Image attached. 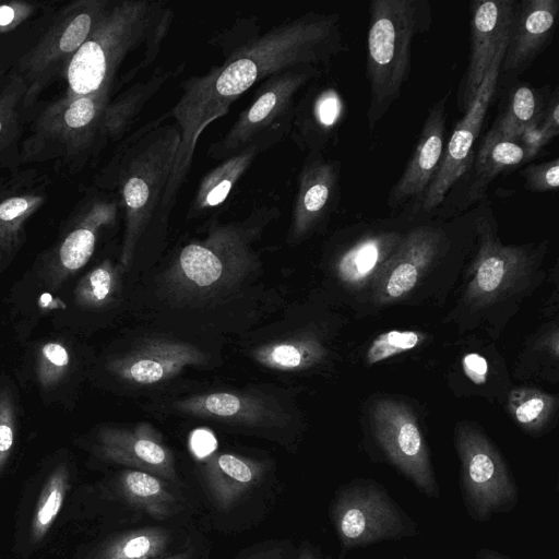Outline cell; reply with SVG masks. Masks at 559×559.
Wrapping results in <instances>:
<instances>
[{
  "mask_svg": "<svg viewBox=\"0 0 559 559\" xmlns=\"http://www.w3.org/2000/svg\"><path fill=\"white\" fill-rule=\"evenodd\" d=\"M265 465L231 453H212L205 457L203 473L217 504L227 509L264 474Z\"/></svg>",
  "mask_w": 559,
  "mask_h": 559,
  "instance_id": "21",
  "label": "cell"
},
{
  "mask_svg": "<svg viewBox=\"0 0 559 559\" xmlns=\"http://www.w3.org/2000/svg\"><path fill=\"white\" fill-rule=\"evenodd\" d=\"M510 405L520 424L535 427L548 416L551 397L535 390H521L512 393Z\"/></svg>",
  "mask_w": 559,
  "mask_h": 559,
  "instance_id": "35",
  "label": "cell"
},
{
  "mask_svg": "<svg viewBox=\"0 0 559 559\" xmlns=\"http://www.w3.org/2000/svg\"><path fill=\"white\" fill-rule=\"evenodd\" d=\"M343 50L340 15L310 12L246 45L205 75L189 80L170 111L180 132V146L162 210L175 204L200 134L226 115L235 99L260 80L294 67L325 63Z\"/></svg>",
  "mask_w": 559,
  "mask_h": 559,
  "instance_id": "1",
  "label": "cell"
},
{
  "mask_svg": "<svg viewBox=\"0 0 559 559\" xmlns=\"http://www.w3.org/2000/svg\"><path fill=\"white\" fill-rule=\"evenodd\" d=\"M322 354L320 345L310 338H292L257 347L252 356L262 366L293 371L316 362Z\"/></svg>",
  "mask_w": 559,
  "mask_h": 559,
  "instance_id": "30",
  "label": "cell"
},
{
  "mask_svg": "<svg viewBox=\"0 0 559 559\" xmlns=\"http://www.w3.org/2000/svg\"><path fill=\"white\" fill-rule=\"evenodd\" d=\"M545 134L552 141L559 132V93L558 88L552 90L551 97L546 106L539 121Z\"/></svg>",
  "mask_w": 559,
  "mask_h": 559,
  "instance_id": "41",
  "label": "cell"
},
{
  "mask_svg": "<svg viewBox=\"0 0 559 559\" xmlns=\"http://www.w3.org/2000/svg\"><path fill=\"white\" fill-rule=\"evenodd\" d=\"M2 70H1V64H0V74H1Z\"/></svg>",
  "mask_w": 559,
  "mask_h": 559,
  "instance_id": "47",
  "label": "cell"
},
{
  "mask_svg": "<svg viewBox=\"0 0 559 559\" xmlns=\"http://www.w3.org/2000/svg\"><path fill=\"white\" fill-rule=\"evenodd\" d=\"M507 44L496 53L474 99L456 123L435 174L417 210L432 212L444 201L457 180L466 173L474 156V144L480 133L495 96Z\"/></svg>",
  "mask_w": 559,
  "mask_h": 559,
  "instance_id": "9",
  "label": "cell"
},
{
  "mask_svg": "<svg viewBox=\"0 0 559 559\" xmlns=\"http://www.w3.org/2000/svg\"><path fill=\"white\" fill-rule=\"evenodd\" d=\"M376 438L391 463L421 492L437 498L439 487L427 444L413 414L394 401H379L372 407Z\"/></svg>",
  "mask_w": 559,
  "mask_h": 559,
  "instance_id": "11",
  "label": "cell"
},
{
  "mask_svg": "<svg viewBox=\"0 0 559 559\" xmlns=\"http://www.w3.org/2000/svg\"><path fill=\"white\" fill-rule=\"evenodd\" d=\"M70 366V354L58 342L44 344L37 356L36 374L40 385L49 389L56 385L67 373Z\"/></svg>",
  "mask_w": 559,
  "mask_h": 559,
  "instance_id": "34",
  "label": "cell"
},
{
  "mask_svg": "<svg viewBox=\"0 0 559 559\" xmlns=\"http://www.w3.org/2000/svg\"><path fill=\"white\" fill-rule=\"evenodd\" d=\"M515 0H475L469 4L471 49L467 69L457 92L466 110L501 46L508 43Z\"/></svg>",
  "mask_w": 559,
  "mask_h": 559,
  "instance_id": "12",
  "label": "cell"
},
{
  "mask_svg": "<svg viewBox=\"0 0 559 559\" xmlns=\"http://www.w3.org/2000/svg\"><path fill=\"white\" fill-rule=\"evenodd\" d=\"M481 559H510L503 555L493 552V551H485L481 554Z\"/></svg>",
  "mask_w": 559,
  "mask_h": 559,
  "instance_id": "44",
  "label": "cell"
},
{
  "mask_svg": "<svg viewBox=\"0 0 559 559\" xmlns=\"http://www.w3.org/2000/svg\"><path fill=\"white\" fill-rule=\"evenodd\" d=\"M25 92L26 86L20 75H12L0 91V157L20 135V106Z\"/></svg>",
  "mask_w": 559,
  "mask_h": 559,
  "instance_id": "33",
  "label": "cell"
},
{
  "mask_svg": "<svg viewBox=\"0 0 559 559\" xmlns=\"http://www.w3.org/2000/svg\"><path fill=\"white\" fill-rule=\"evenodd\" d=\"M180 132L175 123L152 122L134 135L119 174V186L126 210V237L121 261L128 266L134 247L152 217L168 185L177 153Z\"/></svg>",
  "mask_w": 559,
  "mask_h": 559,
  "instance_id": "5",
  "label": "cell"
},
{
  "mask_svg": "<svg viewBox=\"0 0 559 559\" xmlns=\"http://www.w3.org/2000/svg\"><path fill=\"white\" fill-rule=\"evenodd\" d=\"M69 487V469L60 464L47 477L35 504L29 528L32 543L37 544L46 537L62 508Z\"/></svg>",
  "mask_w": 559,
  "mask_h": 559,
  "instance_id": "29",
  "label": "cell"
},
{
  "mask_svg": "<svg viewBox=\"0 0 559 559\" xmlns=\"http://www.w3.org/2000/svg\"><path fill=\"white\" fill-rule=\"evenodd\" d=\"M249 230L228 224L215 227L203 240L185 246L163 275V290L179 304L223 296L255 265Z\"/></svg>",
  "mask_w": 559,
  "mask_h": 559,
  "instance_id": "4",
  "label": "cell"
},
{
  "mask_svg": "<svg viewBox=\"0 0 559 559\" xmlns=\"http://www.w3.org/2000/svg\"><path fill=\"white\" fill-rule=\"evenodd\" d=\"M260 153L257 147H249L236 155L225 158L215 169L211 170L201 181L192 205L197 211H206L218 206Z\"/></svg>",
  "mask_w": 559,
  "mask_h": 559,
  "instance_id": "27",
  "label": "cell"
},
{
  "mask_svg": "<svg viewBox=\"0 0 559 559\" xmlns=\"http://www.w3.org/2000/svg\"><path fill=\"white\" fill-rule=\"evenodd\" d=\"M207 355L192 344L148 340L128 354L108 364L120 379L141 385L155 384L178 374L185 367L201 365Z\"/></svg>",
  "mask_w": 559,
  "mask_h": 559,
  "instance_id": "16",
  "label": "cell"
},
{
  "mask_svg": "<svg viewBox=\"0 0 559 559\" xmlns=\"http://www.w3.org/2000/svg\"><path fill=\"white\" fill-rule=\"evenodd\" d=\"M527 162L526 153L516 139H503L489 131L466 173V194L461 205L468 206L476 201H483L489 183L501 173ZM460 178V179H461Z\"/></svg>",
  "mask_w": 559,
  "mask_h": 559,
  "instance_id": "19",
  "label": "cell"
},
{
  "mask_svg": "<svg viewBox=\"0 0 559 559\" xmlns=\"http://www.w3.org/2000/svg\"><path fill=\"white\" fill-rule=\"evenodd\" d=\"M441 239L440 230L430 226L418 227L404 236L384 283L386 297L395 299L414 288L419 271L432 259Z\"/></svg>",
  "mask_w": 559,
  "mask_h": 559,
  "instance_id": "20",
  "label": "cell"
},
{
  "mask_svg": "<svg viewBox=\"0 0 559 559\" xmlns=\"http://www.w3.org/2000/svg\"><path fill=\"white\" fill-rule=\"evenodd\" d=\"M341 164L311 152L300 173L293 213V236L299 238L326 218L340 202Z\"/></svg>",
  "mask_w": 559,
  "mask_h": 559,
  "instance_id": "17",
  "label": "cell"
},
{
  "mask_svg": "<svg viewBox=\"0 0 559 559\" xmlns=\"http://www.w3.org/2000/svg\"><path fill=\"white\" fill-rule=\"evenodd\" d=\"M515 139L525 150L527 162L535 158L542 148L550 142V139L545 134L539 122L523 129Z\"/></svg>",
  "mask_w": 559,
  "mask_h": 559,
  "instance_id": "40",
  "label": "cell"
},
{
  "mask_svg": "<svg viewBox=\"0 0 559 559\" xmlns=\"http://www.w3.org/2000/svg\"><path fill=\"white\" fill-rule=\"evenodd\" d=\"M151 559H188V552L177 554L169 557H156Z\"/></svg>",
  "mask_w": 559,
  "mask_h": 559,
  "instance_id": "45",
  "label": "cell"
},
{
  "mask_svg": "<svg viewBox=\"0 0 559 559\" xmlns=\"http://www.w3.org/2000/svg\"><path fill=\"white\" fill-rule=\"evenodd\" d=\"M95 450L102 457L157 477L175 480L176 472L171 451L162 435L151 424L127 428L106 427L98 431Z\"/></svg>",
  "mask_w": 559,
  "mask_h": 559,
  "instance_id": "14",
  "label": "cell"
},
{
  "mask_svg": "<svg viewBox=\"0 0 559 559\" xmlns=\"http://www.w3.org/2000/svg\"><path fill=\"white\" fill-rule=\"evenodd\" d=\"M366 74L370 86L367 123L370 130L401 95L411 72L416 35L429 31L427 0H372L369 4Z\"/></svg>",
  "mask_w": 559,
  "mask_h": 559,
  "instance_id": "3",
  "label": "cell"
},
{
  "mask_svg": "<svg viewBox=\"0 0 559 559\" xmlns=\"http://www.w3.org/2000/svg\"><path fill=\"white\" fill-rule=\"evenodd\" d=\"M300 559H314V557L309 550H304L300 555Z\"/></svg>",
  "mask_w": 559,
  "mask_h": 559,
  "instance_id": "46",
  "label": "cell"
},
{
  "mask_svg": "<svg viewBox=\"0 0 559 559\" xmlns=\"http://www.w3.org/2000/svg\"><path fill=\"white\" fill-rule=\"evenodd\" d=\"M320 74L318 66L305 64L267 78L250 107L210 146V156L225 159L252 146L267 148L289 129L297 92Z\"/></svg>",
  "mask_w": 559,
  "mask_h": 559,
  "instance_id": "6",
  "label": "cell"
},
{
  "mask_svg": "<svg viewBox=\"0 0 559 559\" xmlns=\"http://www.w3.org/2000/svg\"><path fill=\"white\" fill-rule=\"evenodd\" d=\"M169 540L160 528L131 531L106 540L87 559H151L162 556Z\"/></svg>",
  "mask_w": 559,
  "mask_h": 559,
  "instance_id": "28",
  "label": "cell"
},
{
  "mask_svg": "<svg viewBox=\"0 0 559 559\" xmlns=\"http://www.w3.org/2000/svg\"><path fill=\"white\" fill-rule=\"evenodd\" d=\"M109 5L104 0H80L63 8L37 45L21 60L26 86L23 106H31L52 75L66 68Z\"/></svg>",
  "mask_w": 559,
  "mask_h": 559,
  "instance_id": "7",
  "label": "cell"
},
{
  "mask_svg": "<svg viewBox=\"0 0 559 559\" xmlns=\"http://www.w3.org/2000/svg\"><path fill=\"white\" fill-rule=\"evenodd\" d=\"M559 15V0L515 1L500 70L511 75L526 71L550 44Z\"/></svg>",
  "mask_w": 559,
  "mask_h": 559,
  "instance_id": "15",
  "label": "cell"
},
{
  "mask_svg": "<svg viewBox=\"0 0 559 559\" xmlns=\"http://www.w3.org/2000/svg\"><path fill=\"white\" fill-rule=\"evenodd\" d=\"M463 368L467 377L476 384H483L488 372L487 360L476 353H471L463 358Z\"/></svg>",
  "mask_w": 559,
  "mask_h": 559,
  "instance_id": "42",
  "label": "cell"
},
{
  "mask_svg": "<svg viewBox=\"0 0 559 559\" xmlns=\"http://www.w3.org/2000/svg\"><path fill=\"white\" fill-rule=\"evenodd\" d=\"M340 255L337 271L346 282L365 280L380 262L394 253L404 236L396 231L367 229Z\"/></svg>",
  "mask_w": 559,
  "mask_h": 559,
  "instance_id": "22",
  "label": "cell"
},
{
  "mask_svg": "<svg viewBox=\"0 0 559 559\" xmlns=\"http://www.w3.org/2000/svg\"><path fill=\"white\" fill-rule=\"evenodd\" d=\"M118 489L129 502L153 516L166 518L177 507L175 497L165 483L147 472L123 471L118 478Z\"/></svg>",
  "mask_w": 559,
  "mask_h": 559,
  "instance_id": "26",
  "label": "cell"
},
{
  "mask_svg": "<svg viewBox=\"0 0 559 559\" xmlns=\"http://www.w3.org/2000/svg\"><path fill=\"white\" fill-rule=\"evenodd\" d=\"M421 335L414 331H390L373 340L367 350L366 361L372 365L396 354L414 348Z\"/></svg>",
  "mask_w": 559,
  "mask_h": 559,
  "instance_id": "36",
  "label": "cell"
},
{
  "mask_svg": "<svg viewBox=\"0 0 559 559\" xmlns=\"http://www.w3.org/2000/svg\"><path fill=\"white\" fill-rule=\"evenodd\" d=\"M16 429L15 404L8 389L0 390V474L11 455Z\"/></svg>",
  "mask_w": 559,
  "mask_h": 559,
  "instance_id": "37",
  "label": "cell"
},
{
  "mask_svg": "<svg viewBox=\"0 0 559 559\" xmlns=\"http://www.w3.org/2000/svg\"><path fill=\"white\" fill-rule=\"evenodd\" d=\"M37 7L32 2L11 1L0 4V34L21 25L35 13Z\"/></svg>",
  "mask_w": 559,
  "mask_h": 559,
  "instance_id": "39",
  "label": "cell"
},
{
  "mask_svg": "<svg viewBox=\"0 0 559 559\" xmlns=\"http://www.w3.org/2000/svg\"><path fill=\"white\" fill-rule=\"evenodd\" d=\"M114 213L112 206L97 205L67 235L57 254V284L87 263L95 249L97 231L112 219Z\"/></svg>",
  "mask_w": 559,
  "mask_h": 559,
  "instance_id": "24",
  "label": "cell"
},
{
  "mask_svg": "<svg viewBox=\"0 0 559 559\" xmlns=\"http://www.w3.org/2000/svg\"><path fill=\"white\" fill-rule=\"evenodd\" d=\"M344 102L340 93L326 87L317 91L308 100L306 122H302L304 142L311 152H320L344 115Z\"/></svg>",
  "mask_w": 559,
  "mask_h": 559,
  "instance_id": "25",
  "label": "cell"
},
{
  "mask_svg": "<svg viewBox=\"0 0 559 559\" xmlns=\"http://www.w3.org/2000/svg\"><path fill=\"white\" fill-rule=\"evenodd\" d=\"M461 490L469 515L486 521L493 513L512 509L518 487L502 457L478 430L461 427L457 432Z\"/></svg>",
  "mask_w": 559,
  "mask_h": 559,
  "instance_id": "8",
  "label": "cell"
},
{
  "mask_svg": "<svg viewBox=\"0 0 559 559\" xmlns=\"http://www.w3.org/2000/svg\"><path fill=\"white\" fill-rule=\"evenodd\" d=\"M333 515L346 547L397 538L408 531L405 514L378 485H354L342 490Z\"/></svg>",
  "mask_w": 559,
  "mask_h": 559,
  "instance_id": "10",
  "label": "cell"
},
{
  "mask_svg": "<svg viewBox=\"0 0 559 559\" xmlns=\"http://www.w3.org/2000/svg\"><path fill=\"white\" fill-rule=\"evenodd\" d=\"M119 285L118 270L106 260L79 282L74 292L75 301L84 308H103L116 299Z\"/></svg>",
  "mask_w": 559,
  "mask_h": 559,
  "instance_id": "32",
  "label": "cell"
},
{
  "mask_svg": "<svg viewBox=\"0 0 559 559\" xmlns=\"http://www.w3.org/2000/svg\"><path fill=\"white\" fill-rule=\"evenodd\" d=\"M185 414L247 426L284 425L287 415L264 397L238 392H210L174 404Z\"/></svg>",
  "mask_w": 559,
  "mask_h": 559,
  "instance_id": "18",
  "label": "cell"
},
{
  "mask_svg": "<svg viewBox=\"0 0 559 559\" xmlns=\"http://www.w3.org/2000/svg\"><path fill=\"white\" fill-rule=\"evenodd\" d=\"M41 202L34 191L11 192L0 200V255L17 246L26 219Z\"/></svg>",
  "mask_w": 559,
  "mask_h": 559,
  "instance_id": "31",
  "label": "cell"
},
{
  "mask_svg": "<svg viewBox=\"0 0 559 559\" xmlns=\"http://www.w3.org/2000/svg\"><path fill=\"white\" fill-rule=\"evenodd\" d=\"M524 186L533 192L556 191L559 186V159L526 165L520 171Z\"/></svg>",
  "mask_w": 559,
  "mask_h": 559,
  "instance_id": "38",
  "label": "cell"
},
{
  "mask_svg": "<svg viewBox=\"0 0 559 559\" xmlns=\"http://www.w3.org/2000/svg\"><path fill=\"white\" fill-rule=\"evenodd\" d=\"M551 94L549 85L513 87L489 132L503 139H515L523 129L540 121Z\"/></svg>",
  "mask_w": 559,
  "mask_h": 559,
  "instance_id": "23",
  "label": "cell"
},
{
  "mask_svg": "<svg viewBox=\"0 0 559 559\" xmlns=\"http://www.w3.org/2000/svg\"><path fill=\"white\" fill-rule=\"evenodd\" d=\"M171 11L160 3L128 0L108 5L105 14L66 66L62 100L110 96L118 72L133 57L153 62L170 26Z\"/></svg>",
  "mask_w": 559,
  "mask_h": 559,
  "instance_id": "2",
  "label": "cell"
},
{
  "mask_svg": "<svg viewBox=\"0 0 559 559\" xmlns=\"http://www.w3.org/2000/svg\"><path fill=\"white\" fill-rule=\"evenodd\" d=\"M448 98L449 93L430 108L411 158L389 191L390 209L406 204L417 209L431 183L444 150Z\"/></svg>",
  "mask_w": 559,
  "mask_h": 559,
  "instance_id": "13",
  "label": "cell"
},
{
  "mask_svg": "<svg viewBox=\"0 0 559 559\" xmlns=\"http://www.w3.org/2000/svg\"><path fill=\"white\" fill-rule=\"evenodd\" d=\"M191 449L194 454L200 457H207L215 449L216 441L214 436L206 430L194 431L191 436Z\"/></svg>",
  "mask_w": 559,
  "mask_h": 559,
  "instance_id": "43",
  "label": "cell"
}]
</instances>
